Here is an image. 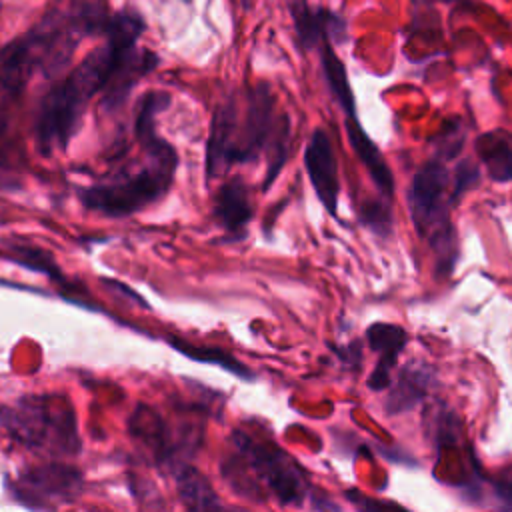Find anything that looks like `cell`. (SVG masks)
Listing matches in <instances>:
<instances>
[{
  "label": "cell",
  "instance_id": "1",
  "mask_svg": "<svg viewBox=\"0 0 512 512\" xmlns=\"http://www.w3.org/2000/svg\"><path fill=\"white\" fill-rule=\"evenodd\" d=\"M286 114H276L274 94L266 84L250 88L244 104L230 96L214 110L206 146V176L216 178L236 164H248L266 152Z\"/></svg>",
  "mask_w": 512,
  "mask_h": 512
},
{
  "label": "cell",
  "instance_id": "2",
  "mask_svg": "<svg viewBox=\"0 0 512 512\" xmlns=\"http://www.w3.org/2000/svg\"><path fill=\"white\" fill-rule=\"evenodd\" d=\"M230 452L220 472L228 486L242 498L266 500L272 496L280 506H302L310 494L304 468L274 442H260L242 430L230 436Z\"/></svg>",
  "mask_w": 512,
  "mask_h": 512
},
{
  "label": "cell",
  "instance_id": "3",
  "mask_svg": "<svg viewBox=\"0 0 512 512\" xmlns=\"http://www.w3.org/2000/svg\"><path fill=\"white\" fill-rule=\"evenodd\" d=\"M136 136L146 152V162L138 170H126L106 182L88 186L80 198L88 210L104 216H130L158 202L170 190L178 166V154L156 132V122H136Z\"/></svg>",
  "mask_w": 512,
  "mask_h": 512
},
{
  "label": "cell",
  "instance_id": "4",
  "mask_svg": "<svg viewBox=\"0 0 512 512\" xmlns=\"http://www.w3.org/2000/svg\"><path fill=\"white\" fill-rule=\"evenodd\" d=\"M126 52L130 50H118L106 42L46 94L36 118V142L44 154L68 146L88 102L96 92L104 90L114 66Z\"/></svg>",
  "mask_w": 512,
  "mask_h": 512
},
{
  "label": "cell",
  "instance_id": "5",
  "mask_svg": "<svg viewBox=\"0 0 512 512\" xmlns=\"http://www.w3.org/2000/svg\"><path fill=\"white\" fill-rule=\"evenodd\" d=\"M412 224L436 258V270L448 276L458 260V234L452 224V176L440 158L426 160L406 192Z\"/></svg>",
  "mask_w": 512,
  "mask_h": 512
},
{
  "label": "cell",
  "instance_id": "6",
  "mask_svg": "<svg viewBox=\"0 0 512 512\" xmlns=\"http://www.w3.org/2000/svg\"><path fill=\"white\" fill-rule=\"evenodd\" d=\"M0 428L18 444L52 456H76L82 446L76 412L60 394H30L2 404Z\"/></svg>",
  "mask_w": 512,
  "mask_h": 512
},
{
  "label": "cell",
  "instance_id": "7",
  "mask_svg": "<svg viewBox=\"0 0 512 512\" xmlns=\"http://www.w3.org/2000/svg\"><path fill=\"white\" fill-rule=\"evenodd\" d=\"M8 488L16 502L32 510H54L68 506L82 496L84 478L74 466L50 462L18 472Z\"/></svg>",
  "mask_w": 512,
  "mask_h": 512
},
{
  "label": "cell",
  "instance_id": "8",
  "mask_svg": "<svg viewBox=\"0 0 512 512\" xmlns=\"http://www.w3.org/2000/svg\"><path fill=\"white\" fill-rule=\"evenodd\" d=\"M304 168L318 200L322 202L326 212L336 218L338 194H340L338 162H336L330 134L324 128H316L312 132L304 148Z\"/></svg>",
  "mask_w": 512,
  "mask_h": 512
},
{
  "label": "cell",
  "instance_id": "9",
  "mask_svg": "<svg viewBox=\"0 0 512 512\" xmlns=\"http://www.w3.org/2000/svg\"><path fill=\"white\" fill-rule=\"evenodd\" d=\"M366 342L378 354L376 366L366 380L370 390L382 392L392 384V370L398 366L400 352L408 344V332L392 322H374L366 328Z\"/></svg>",
  "mask_w": 512,
  "mask_h": 512
},
{
  "label": "cell",
  "instance_id": "10",
  "mask_svg": "<svg viewBox=\"0 0 512 512\" xmlns=\"http://www.w3.org/2000/svg\"><path fill=\"white\" fill-rule=\"evenodd\" d=\"M254 216L250 188L244 178H228L216 192L214 218L230 238H244L246 226Z\"/></svg>",
  "mask_w": 512,
  "mask_h": 512
},
{
  "label": "cell",
  "instance_id": "11",
  "mask_svg": "<svg viewBox=\"0 0 512 512\" xmlns=\"http://www.w3.org/2000/svg\"><path fill=\"white\" fill-rule=\"evenodd\" d=\"M346 136L362 166L368 170L378 194L386 200L394 198V176L374 140L364 132L362 124L354 118H346Z\"/></svg>",
  "mask_w": 512,
  "mask_h": 512
},
{
  "label": "cell",
  "instance_id": "12",
  "mask_svg": "<svg viewBox=\"0 0 512 512\" xmlns=\"http://www.w3.org/2000/svg\"><path fill=\"white\" fill-rule=\"evenodd\" d=\"M434 380V372L430 366L424 364H408L398 372V378L394 384H390V394L386 398V414L388 416H398L402 412L412 410L418 406L426 394L428 388Z\"/></svg>",
  "mask_w": 512,
  "mask_h": 512
},
{
  "label": "cell",
  "instance_id": "13",
  "mask_svg": "<svg viewBox=\"0 0 512 512\" xmlns=\"http://www.w3.org/2000/svg\"><path fill=\"white\" fill-rule=\"evenodd\" d=\"M290 10H292L294 28H296V36H298L300 46L310 48V46H314L322 40H328V38L344 40L346 26L332 12L322 10V8L312 10L304 0H296Z\"/></svg>",
  "mask_w": 512,
  "mask_h": 512
},
{
  "label": "cell",
  "instance_id": "14",
  "mask_svg": "<svg viewBox=\"0 0 512 512\" xmlns=\"http://www.w3.org/2000/svg\"><path fill=\"white\" fill-rule=\"evenodd\" d=\"M158 58L152 52H136L134 48L130 52H126L118 64L114 66L106 86H104V102L108 106H118L124 102V98L128 96V92L132 90V86L136 84V80L146 74L148 70H152L156 66Z\"/></svg>",
  "mask_w": 512,
  "mask_h": 512
},
{
  "label": "cell",
  "instance_id": "15",
  "mask_svg": "<svg viewBox=\"0 0 512 512\" xmlns=\"http://www.w3.org/2000/svg\"><path fill=\"white\" fill-rule=\"evenodd\" d=\"M476 156L494 182H512V134L496 128L474 142Z\"/></svg>",
  "mask_w": 512,
  "mask_h": 512
},
{
  "label": "cell",
  "instance_id": "16",
  "mask_svg": "<svg viewBox=\"0 0 512 512\" xmlns=\"http://www.w3.org/2000/svg\"><path fill=\"white\" fill-rule=\"evenodd\" d=\"M176 490L182 504L190 510H218L224 508L210 480L190 464H182L174 470Z\"/></svg>",
  "mask_w": 512,
  "mask_h": 512
},
{
  "label": "cell",
  "instance_id": "17",
  "mask_svg": "<svg viewBox=\"0 0 512 512\" xmlns=\"http://www.w3.org/2000/svg\"><path fill=\"white\" fill-rule=\"evenodd\" d=\"M320 44H322L320 54H322V70H324L326 84H328L332 96L336 98V102L340 104V108L346 112V118H354L356 116V100H354L352 86L348 82L346 68H344L342 60L336 56V52L328 40H322Z\"/></svg>",
  "mask_w": 512,
  "mask_h": 512
},
{
  "label": "cell",
  "instance_id": "18",
  "mask_svg": "<svg viewBox=\"0 0 512 512\" xmlns=\"http://www.w3.org/2000/svg\"><path fill=\"white\" fill-rule=\"evenodd\" d=\"M170 346L174 350H178L180 354H184L186 358H190V360L220 366L226 372L238 376L240 380H256V374L244 362H240L236 356H232L230 352H226L222 348H216V346H196V344H190V342L178 340V338L170 340Z\"/></svg>",
  "mask_w": 512,
  "mask_h": 512
},
{
  "label": "cell",
  "instance_id": "19",
  "mask_svg": "<svg viewBox=\"0 0 512 512\" xmlns=\"http://www.w3.org/2000/svg\"><path fill=\"white\" fill-rule=\"evenodd\" d=\"M4 256L6 258H10V260H14V262H18L20 266H24V268H30V270H34V272H42V274H46L50 280H54V282H62V284H66V278H64V274L60 272V268L56 266V262H54V258L48 254V252H44L42 248H38V246H30V244H10L8 248H6V252H4Z\"/></svg>",
  "mask_w": 512,
  "mask_h": 512
},
{
  "label": "cell",
  "instance_id": "20",
  "mask_svg": "<svg viewBox=\"0 0 512 512\" xmlns=\"http://www.w3.org/2000/svg\"><path fill=\"white\" fill-rule=\"evenodd\" d=\"M144 30V22L138 14L134 12H118L114 16L108 18L104 32L108 38V44H112L118 50H132L136 38L140 36V32Z\"/></svg>",
  "mask_w": 512,
  "mask_h": 512
},
{
  "label": "cell",
  "instance_id": "21",
  "mask_svg": "<svg viewBox=\"0 0 512 512\" xmlns=\"http://www.w3.org/2000/svg\"><path fill=\"white\" fill-rule=\"evenodd\" d=\"M288 148H290V118L286 116L264 152L266 154V174H264L262 190H268L274 184V180L278 178L280 170L284 168V164L288 160Z\"/></svg>",
  "mask_w": 512,
  "mask_h": 512
},
{
  "label": "cell",
  "instance_id": "22",
  "mask_svg": "<svg viewBox=\"0 0 512 512\" xmlns=\"http://www.w3.org/2000/svg\"><path fill=\"white\" fill-rule=\"evenodd\" d=\"M392 200L386 198H370L364 200L358 208V218L360 222L380 238H388L392 234Z\"/></svg>",
  "mask_w": 512,
  "mask_h": 512
},
{
  "label": "cell",
  "instance_id": "23",
  "mask_svg": "<svg viewBox=\"0 0 512 512\" xmlns=\"http://www.w3.org/2000/svg\"><path fill=\"white\" fill-rule=\"evenodd\" d=\"M462 146H464V130L460 128L458 120H452L450 126L444 124V128H440V132L434 138L436 158H440L442 162L456 158L460 154Z\"/></svg>",
  "mask_w": 512,
  "mask_h": 512
},
{
  "label": "cell",
  "instance_id": "24",
  "mask_svg": "<svg viewBox=\"0 0 512 512\" xmlns=\"http://www.w3.org/2000/svg\"><path fill=\"white\" fill-rule=\"evenodd\" d=\"M480 182V170L472 160H460L452 172V198L458 204L460 198L476 188Z\"/></svg>",
  "mask_w": 512,
  "mask_h": 512
},
{
  "label": "cell",
  "instance_id": "25",
  "mask_svg": "<svg viewBox=\"0 0 512 512\" xmlns=\"http://www.w3.org/2000/svg\"><path fill=\"white\" fill-rule=\"evenodd\" d=\"M492 494L498 508L512 510V464H508L502 474L492 480Z\"/></svg>",
  "mask_w": 512,
  "mask_h": 512
},
{
  "label": "cell",
  "instance_id": "26",
  "mask_svg": "<svg viewBox=\"0 0 512 512\" xmlns=\"http://www.w3.org/2000/svg\"><path fill=\"white\" fill-rule=\"evenodd\" d=\"M328 348L334 350L336 358H338L346 368L358 370V368L362 366V344H360V340H352L350 344H342V346L330 344Z\"/></svg>",
  "mask_w": 512,
  "mask_h": 512
},
{
  "label": "cell",
  "instance_id": "27",
  "mask_svg": "<svg viewBox=\"0 0 512 512\" xmlns=\"http://www.w3.org/2000/svg\"><path fill=\"white\" fill-rule=\"evenodd\" d=\"M346 500L348 502H352L356 508H360V510H376V508H394V506H398V504H394V502H386V500H372V498H368L366 494H362V492H358V490H346Z\"/></svg>",
  "mask_w": 512,
  "mask_h": 512
},
{
  "label": "cell",
  "instance_id": "28",
  "mask_svg": "<svg viewBox=\"0 0 512 512\" xmlns=\"http://www.w3.org/2000/svg\"><path fill=\"white\" fill-rule=\"evenodd\" d=\"M14 98H10L2 88H0V142L6 138L8 130V106Z\"/></svg>",
  "mask_w": 512,
  "mask_h": 512
},
{
  "label": "cell",
  "instance_id": "29",
  "mask_svg": "<svg viewBox=\"0 0 512 512\" xmlns=\"http://www.w3.org/2000/svg\"><path fill=\"white\" fill-rule=\"evenodd\" d=\"M104 284L110 288V290H114V292H120L124 298H132V300H136V302H140L142 306H146V300H142L134 290H130L128 286H124V284H120V282H116V280H104Z\"/></svg>",
  "mask_w": 512,
  "mask_h": 512
},
{
  "label": "cell",
  "instance_id": "30",
  "mask_svg": "<svg viewBox=\"0 0 512 512\" xmlns=\"http://www.w3.org/2000/svg\"><path fill=\"white\" fill-rule=\"evenodd\" d=\"M0 10H2V0H0Z\"/></svg>",
  "mask_w": 512,
  "mask_h": 512
}]
</instances>
